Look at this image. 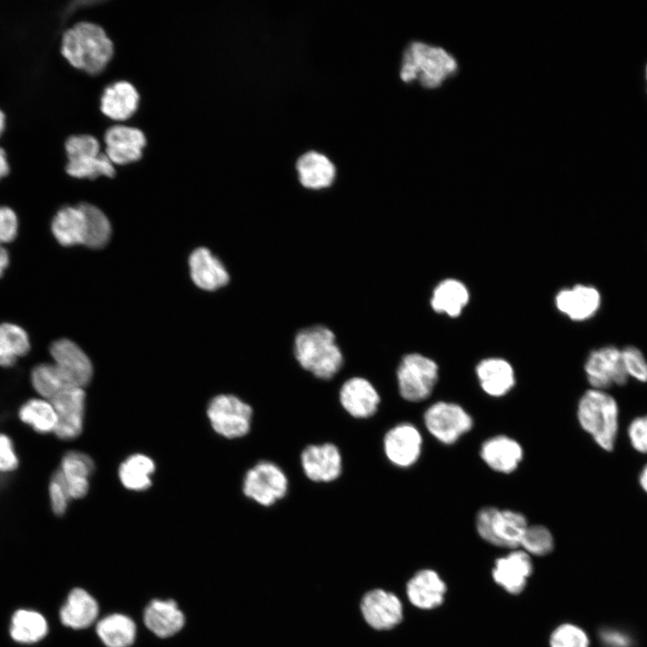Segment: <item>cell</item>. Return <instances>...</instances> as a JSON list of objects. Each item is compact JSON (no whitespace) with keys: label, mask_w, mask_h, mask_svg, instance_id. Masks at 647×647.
<instances>
[{"label":"cell","mask_w":647,"mask_h":647,"mask_svg":"<svg viewBox=\"0 0 647 647\" xmlns=\"http://www.w3.org/2000/svg\"><path fill=\"white\" fill-rule=\"evenodd\" d=\"M577 418L581 427L603 450L614 449L619 429V407L607 391L590 388L580 398Z\"/></svg>","instance_id":"obj_5"},{"label":"cell","mask_w":647,"mask_h":647,"mask_svg":"<svg viewBox=\"0 0 647 647\" xmlns=\"http://www.w3.org/2000/svg\"><path fill=\"white\" fill-rule=\"evenodd\" d=\"M288 480L282 469L270 461H261L250 468L244 476L243 492L258 504L270 507L288 492Z\"/></svg>","instance_id":"obj_10"},{"label":"cell","mask_w":647,"mask_h":647,"mask_svg":"<svg viewBox=\"0 0 647 647\" xmlns=\"http://www.w3.org/2000/svg\"><path fill=\"white\" fill-rule=\"evenodd\" d=\"M293 352L299 366L319 379H331L343 365V354L335 333L322 324L298 331L294 338Z\"/></svg>","instance_id":"obj_4"},{"label":"cell","mask_w":647,"mask_h":647,"mask_svg":"<svg viewBox=\"0 0 647 647\" xmlns=\"http://www.w3.org/2000/svg\"><path fill=\"white\" fill-rule=\"evenodd\" d=\"M96 633L106 647H129L137 635L135 622L123 614H111L96 625Z\"/></svg>","instance_id":"obj_31"},{"label":"cell","mask_w":647,"mask_h":647,"mask_svg":"<svg viewBox=\"0 0 647 647\" xmlns=\"http://www.w3.org/2000/svg\"><path fill=\"white\" fill-rule=\"evenodd\" d=\"M67 156L66 173L75 178L95 179L113 177L116 170L105 152L101 151L99 139L89 134L72 135L65 142Z\"/></svg>","instance_id":"obj_6"},{"label":"cell","mask_w":647,"mask_h":647,"mask_svg":"<svg viewBox=\"0 0 647 647\" xmlns=\"http://www.w3.org/2000/svg\"><path fill=\"white\" fill-rule=\"evenodd\" d=\"M480 456L492 470L510 474L522 461L523 449L517 440L505 435H497L482 444Z\"/></svg>","instance_id":"obj_22"},{"label":"cell","mask_w":647,"mask_h":647,"mask_svg":"<svg viewBox=\"0 0 647 647\" xmlns=\"http://www.w3.org/2000/svg\"><path fill=\"white\" fill-rule=\"evenodd\" d=\"M422 437L412 423H400L384 436L383 448L386 458L395 466L410 467L421 453Z\"/></svg>","instance_id":"obj_14"},{"label":"cell","mask_w":647,"mask_h":647,"mask_svg":"<svg viewBox=\"0 0 647 647\" xmlns=\"http://www.w3.org/2000/svg\"><path fill=\"white\" fill-rule=\"evenodd\" d=\"M57 413L54 433L61 439H73L83 430L85 393L82 387L69 388L49 400Z\"/></svg>","instance_id":"obj_16"},{"label":"cell","mask_w":647,"mask_h":647,"mask_svg":"<svg viewBox=\"0 0 647 647\" xmlns=\"http://www.w3.org/2000/svg\"><path fill=\"white\" fill-rule=\"evenodd\" d=\"M475 372L482 389L492 397L507 394L515 385L513 368L504 359H484L477 364Z\"/></svg>","instance_id":"obj_27"},{"label":"cell","mask_w":647,"mask_h":647,"mask_svg":"<svg viewBox=\"0 0 647 647\" xmlns=\"http://www.w3.org/2000/svg\"><path fill=\"white\" fill-rule=\"evenodd\" d=\"M54 364L78 387L92 379L93 365L84 350L68 339H60L50 346Z\"/></svg>","instance_id":"obj_19"},{"label":"cell","mask_w":647,"mask_h":647,"mask_svg":"<svg viewBox=\"0 0 647 647\" xmlns=\"http://www.w3.org/2000/svg\"><path fill=\"white\" fill-rule=\"evenodd\" d=\"M146 626L156 636L167 638L177 634L185 624V616L173 599L152 600L144 611Z\"/></svg>","instance_id":"obj_26"},{"label":"cell","mask_w":647,"mask_h":647,"mask_svg":"<svg viewBox=\"0 0 647 647\" xmlns=\"http://www.w3.org/2000/svg\"><path fill=\"white\" fill-rule=\"evenodd\" d=\"M48 633V623L39 612L28 609L17 610L11 620L10 635L20 643H34Z\"/></svg>","instance_id":"obj_33"},{"label":"cell","mask_w":647,"mask_h":647,"mask_svg":"<svg viewBox=\"0 0 647 647\" xmlns=\"http://www.w3.org/2000/svg\"><path fill=\"white\" fill-rule=\"evenodd\" d=\"M140 96L133 84L119 80L107 85L101 96V111L111 120L121 121L137 110Z\"/></svg>","instance_id":"obj_23"},{"label":"cell","mask_w":647,"mask_h":647,"mask_svg":"<svg viewBox=\"0 0 647 647\" xmlns=\"http://www.w3.org/2000/svg\"><path fill=\"white\" fill-rule=\"evenodd\" d=\"M17 465L18 458L11 439L7 436L0 434V471H13Z\"/></svg>","instance_id":"obj_44"},{"label":"cell","mask_w":647,"mask_h":647,"mask_svg":"<svg viewBox=\"0 0 647 647\" xmlns=\"http://www.w3.org/2000/svg\"><path fill=\"white\" fill-rule=\"evenodd\" d=\"M207 412L213 430L225 438H241L250 431L253 409L235 395L215 396Z\"/></svg>","instance_id":"obj_9"},{"label":"cell","mask_w":647,"mask_h":647,"mask_svg":"<svg viewBox=\"0 0 647 647\" xmlns=\"http://www.w3.org/2000/svg\"><path fill=\"white\" fill-rule=\"evenodd\" d=\"M191 277L197 287L213 291L226 286L229 275L223 263L211 252L200 247L189 259Z\"/></svg>","instance_id":"obj_25"},{"label":"cell","mask_w":647,"mask_h":647,"mask_svg":"<svg viewBox=\"0 0 647 647\" xmlns=\"http://www.w3.org/2000/svg\"><path fill=\"white\" fill-rule=\"evenodd\" d=\"M18 219L8 207H0V245L13 241L17 234Z\"/></svg>","instance_id":"obj_43"},{"label":"cell","mask_w":647,"mask_h":647,"mask_svg":"<svg viewBox=\"0 0 647 647\" xmlns=\"http://www.w3.org/2000/svg\"><path fill=\"white\" fill-rule=\"evenodd\" d=\"M51 230L63 246L83 244L94 249L103 247L111 233L106 215L89 203L60 208L52 219Z\"/></svg>","instance_id":"obj_1"},{"label":"cell","mask_w":647,"mask_h":647,"mask_svg":"<svg viewBox=\"0 0 647 647\" xmlns=\"http://www.w3.org/2000/svg\"><path fill=\"white\" fill-rule=\"evenodd\" d=\"M360 608L366 622L377 630H388L403 619V606L397 596L377 589L362 598Z\"/></svg>","instance_id":"obj_17"},{"label":"cell","mask_w":647,"mask_h":647,"mask_svg":"<svg viewBox=\"0 0 647 647\" xmlns=\"http://www.w3.org/2000/svg\"><path fill=\"white\" fill-rule=\"evenodd\" d=\"M99 606L94 598L81 588L72 589L60 608L62 624L73 629L89 627L97 618Z\"/></svg>","instance_id":"obj_30"},{"label":"cell","mask_w":647,"mask_h":647,"mask_svg":"<svg viewBox=\"0 0 647 647\" xmlns=\"http://www.w3.org/2000/svg\"><path fill=\"white\" fill-rule=\"evenodd\" d=\"M627 435L634 450L647 454V414L638 416L630 422Z\"/></svg>","instance_id":"obj_42"},{"label":"cell","mask_w":647,"mask_h":647,"mask_svg":"<svg viewBox=\"0 0 647 647\" xmlns=\"http://www.w3.org/2000/svg\"><path fill=\"white\" fill-rule=\"evenodd\" d=\"M624 366L628 377L643 383L647 382V360L643 352L634 346L621 350Z\"/></svg>","instance_id":"obj_40"},{"label":"cell","mask_w":647,"mask_h":647,"mask_svg":"<svg viewBox=\"0 0 647 647\" xmlns=\"http://www.w3.org/2000/svg\"><path fill=\"white\" fill-rule=\"evenodd\" d=\"M584 370L591 388L607 391L613 386H622L628 381L621 350L605 346L591 351L587 358Z\"/></svg>","instance_id":"obj_12"},{"label":"cell","mask_w":647,"mask_h":647,"mask_svg":"<svg viewBox=\"0 0 647 647\" xmlns=\"http://www.w3.org/2000/svg\"><path fill=\"white\" fill-rule=\"evenodd\" d=\"M105 154L114 164L125 165L138 161L146 145L144 132L132 126L115 124L104 132Z\"/></svg>","instance_id":"obj_13"},{"label":"cell","mask_w":647,"mask_h":647,"mask_svg":"<svg viewBox=\"0 0 647 647\" xmlns=\"http://www.w3.org/2000/svg\"><path fill=\"white\" fill-rule=\"evenodd\" d=\"M423 420L430 434L445 445L456 443L474 424L471 415L462 406L445 401L431 404L424 412Z\"/></svg>","instance_id":"obj_11"},{"label":"cell","mask_w":647,"mask_h":647,"mask_svg":"<svg viewBox=\"0 0 647 647\" xmlns=\"http://www.w3.org/2000/svg\"><path fill=\"white\" fill-rule=\"evenodd\" d=\"M549 645L550 647H589V640L581 627L572 624H563L552 632Z\"/></svg>","instance_id":"obj_39"},{"label":"cell","mask_w":647,"mask_h":647,"mask_svg":"<svg viewBox=\"0 0 647 647\" xmlns=\"http://www.w3.org/2000/svg\"><path fill=\"white\" fill-rule=\"evenodd\" d=\"M296 169L299 182L309 190H321L331 186L336 174L332 162L316 151L303 154L296 163Z\"/></svg>","instance_id":"obj_28"},{"label":"cell","mask_w":647,"mask_h":647,"mask_svg":"<svg viewBox=\"0 0 647 647\" xmlns=\"http://www.w3.org/2000/svg\"><path fill=\"white\" fill-rule=\"evenodd\" d=\"M438 379L437 363L418 352L404 355L396 369L399 394L408 402L418 403L430 397Z\"/></svg>","instance_id":"obj_8"},{"label":"cell","mask_w":647,"mask_h":647,"mask_svg":"<svg viewBox=\"0 0 647 647\" xmlns=\"http://www.w3.org/2000/svg\"><path fill=\"white\" fill-rule=\"evenodd\" d=\"M30 350L27 332L14 324H0V367L13 366Z\"/></svg>","instance_id":"obj_36"},{"label":"cell","mask_w":647,"mask_h":647,"mask_svg":"<svg viewBox=\"0 0 647 647\" xmlns=\"http://www.w3.org/2000/svg\"><path fill=\"white\" fill-rule=\"evenodd\" d=\"M31 377L35 391L48 401L69 388L78 387L54 363L36 366Z\"/></svg>","instance_id":"obj_34"},{"label":"cell","mask_w":647,"mask_h":647,"mask_svg":"<svg viewBox=\"0 0 647 647\" xmlns=\"http://www.w3.org/2000/svg\"><path fill=\"white\" fill-rule=\"evenodd\" d=\"M93 468V459L84 453L71 451L64 456L58 470L70 499H81L86 495Z\"/></svg>","instance_id":"obj_29"},{"label":"cell","mask_w":647,"mask_h":647,"mask_svg":"<svg viewBox=\"0 0 647 647\" xmlns=\"http://www.w3.org/2000/svg\"><path fill=\"white\" fill-rule=\"evenodd\" d=\"M600 294L597 288L587 285H576L561 290L555 297L559 311L573 321L589 319L600 306Z\"/></svg>","instance_id":"obj_24"},{"label":"cell","mask_w":647,"mask_h":647,"mask_svg":"<svg viewBox=\"0 0 647 647\" xmlns=\"http://www.w3.org/2000/svg\"><path fill=\"white\" fill-rule=\"evenodd\" d=\"M639 484L647 493V464L643 467L639 474Z\"/></svg>","instance_id":"obj_48"},{"label":"cell","mask_w":647,"mask_h":647,"mask_svg":"<svg viewBox=\"0 0 647 647\" xmlns=\"http://www.w3.org/2000/svg\"><path fill=\"white\" fill-rule=\"evenodd\" d=\"M459 71L455 56L446 49L414 40L403 53L400 78L406 84L418 82L425 89H436Z\"/></svg>","instance_id":"obj_2"},{"label":"cell","mask_w":647,"mask_h":647,"mask_svg":"<svg viewBox=\"0 0 647 647\" xmlns=\"http://www.w3.org/2000/svg\"><path fill=\"white\" fill-rule=\"evenodd\" d=\"M61 53L73 66L95 75L111 59L114 45L101 25L79 22L64 32Z\"/></svg>","instance_id":"obj_3"},{"label":"cell","mask_w":647,"mask_h":647,"mask_svg":"<svg viewBox=\"0 0 647 647\" xmlns=\"http://www.w3.org/2000/svg\"><path fill=\"white\" fill-rule=\"evenodd\" d=\"M468 299V290L461 281L447 279L435 287L430 305L437 313H444L451 317H456L461 314Z\"/></svg>","instance_id":"obj_32"},{"label":"cell","mask_w":647,"mask_h":647,"mask_svg":"<svg viewBox=\"0 0 647 647\" xmlns=\"http://www.w3.org/2000/svg\"><path fill=\"white\" fill-rule=\"evenodd\" d=\"M447 585L439 573L431 569L417 572L407 582L406 593L410 602L421 609H434L445 598Z\"/></svg>","instance_id":"obj_21"},{"label":"cell","mask_w":647,"mask_h":647,"mask_svg":"<svg viewBox=\"0 0 647 647\" xmlns=\"http://www.w3.org/2000/svg\"><path fill=\"white\" fill-rule=\"evenodd\" d=\"M532 572L533 563L529 554L524 550H513L496 559L492 576L508 593L518 595L524 590Z\"/></svg>","instance_id":"obj_20"},{"label":"cell","mask_w":647,"mask_h":647,"mask_svg":"<svg viewBox=\"0 0 647 647\" xmlns=\"http://www.w3.org/2000/svg\"><path fill=\"white\" fill-rule=\"evenodd\" d=\"M49 492L53 512L57 516L63 515L66 510L70 497L58 470L54 473L51 478Z\"/></svg>","instance_id":"obj_41"},{"label":"cell","mask_w":647,"mask_h":647,"mask_svg":"<svg viewBox=\"0 0 647 647\" xmlns=\"http://www.w3.org/2000/svg\"><path fill=\"white\" fill-rule=\"evenodd\" d=\"M554 545V536L546 527L528 525L519 546L528 554L544 556L553 551Z\"/></svg>","instance_id":"obj_38"},{"label":"cell","mask_w":647,"mask_h":647,"mask_svg":"<svg viewBox=\"0 0 647 647\" xmlns=\"http://www.w3.org/2000/svg\"><path fill=\"white\" fill-rule=\"evenodd\" d=\"M21 421L40 433L54 432L57 413L51 403L46 399H31L19 410Z\"/></svg>","instance_id":"obj_37"},{"label":"cell","mask_w":647,"mask_h":647,"mask_svg":"<svg viewBox=\"0 0 647 647\" xmlns=\"http://www.w3.org/2000/svg\"><path fill=\"white\" fill-rule=\"evenodd\" d=\"M339 401L351 417L367 419L377 412L381 400L369 380L362 377H353L341 385Z\"/></svg>","instance_id":"obj_18"},{"label":"cell","mask_w":647,"mask_h":647,"mask_svg":"<svg viewBox=\"0 0 647 647\" xmlns=\"http://www.w3.org/2000/svg\"><path fill=\"white\" fill-rule=\"evenodd\" d=\"M9 263V256L7 251L0 245V277L4 273Z\"/></svg>","instance_id":"obj_47"},{"label":"cell","mask_w":647,"mask_h":647,"mask_svg":"<svg viewBox=\"0 0 647 647\" xmlns=\"http://www.w3.org/2000/svg\"><path fill=\"white\" fill-rule=\"evenodd\" d=\"M9 173V164L7 162L5 152L0 147V179L7 175Z\"/></svg>","instance_id":"obj_46"},{"label":"cell","mask_w":647,"mask_h":647,"mask_svg":"<svg viewBox=\"0 0 647 647\" xmlns=\"http://www.w3.org/2000/svg\"><path fill=\"white\" fill-rule=\"evenodd\" d=\"M300 461L305 475L316 483H330L341 474L342 458L338 447L331 442L306 446Z\"/></svg>","instance_id":"obj_15"},{"label":"cell","mask_w":647,"mask_h":647,"mask_svg":"<svg viewBox=\"0 0 647 647\" xmlns=\"http://www.w3.org/2000/svg\"><path fill=\"white\" fill-rule=\"evenodd\" d=\"M527 526V520L522 513L492 506L482 508L475 518L479 536L489 544L500 547H518Z\"/></svg>","instance_id":"obj_7"},{"label":"cell","mask_w":647,"mask_h":647,"mask_svg":"<svg viewBox=\"0 0 647 647\" xmlns=\"http://www.w3.org/2000/svg\"><path fill=\"white\" fill-rule=\"evenodd\" d=\"M603 639L615 647H625L626 638L619 634L607 632L603 634Z\"/></svg>","instance_id":"obj_45"},{"label":"cell","mask_w":647,"mask_h":647,"mask_svg":"<svg viewBox=\"0 0 647 647\" xmlns=\"http://www.w3.org/2000/svg\"><path fill=\"white\" fill-rule=\"evenodd\" d=\"M5 124V116L4 112L0 110V135L2 134Z\"/></svg>","instance_id":"obj_49"},{"label":"cell","mask_w":647,"mask_h":647,"mask_svg":"<svg viewBox=\"0 0 647 647\" xmlns=\"http://www.w3.org/2000/svg\"><path fill=\"white\" fill-rule=\"evenodd\" d=\"M153 460L142 454L129 456L119 468V477L129 490L144 491L151 486V475L155 472Z\"/></svg>","instance_id":"obj_35"}]
</instances>
